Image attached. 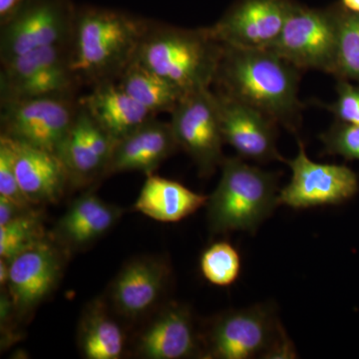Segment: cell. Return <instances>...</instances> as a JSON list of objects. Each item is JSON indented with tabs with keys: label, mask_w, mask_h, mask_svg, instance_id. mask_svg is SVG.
I'll return each mask as SVG.
<instances>
[{
	"label": "cell",
	"mask_w": 359,
	"mask_h": 359,
	"mask_svg": "<svg viewBox=\"0 0 359 359\" xmlns=\"http://www.w3.org/2000/svg\"><path fill=\"white\" fill-rule=\"evenodd\" d=\"M34 207L26 208L18 205L8 198L0 196V226H4L18 218L25 212L29 211Z\"/></svg>",
	"instance_id": "32"
},
{
	"label": "cell",
	"mask_w": 359,
	"mask_h": 359,
	"mask_svg": "<svg viewBox=\"0 0 359 359\" xmlns=\"http://www.w3.org/2000/svg\"><path fill=\"white\" fill-rule=\"evenodd\" d=\"M200 269L208 282L218 287H229L241 273V257L231 243H214L203 252Z\"/></svg>",
	"instance_id": "26"
},
{
	"label": "cell",
	"mask_w": 359,
	"mask_h": 359,
	"mask_svg": "<svg viewBox=\"0 0 359 359\" xmlns=\"http://www.w3.org/2000/svg\"><path fill=\"white\" fill-rule=\"evenodd\" d=\"M47 238L41 212L32 208L11 223L0 226V257L9 261Z\"/></svg>",
	"instance_id": "25"
},
{
	"label": "cell",
	"mask_w": 359,
	"mask_h": 359,
	"mask_svg": "<svg viewBox=\"0 0 359 359\" xmlns=\"http://www.w3.org/2000/svg\"><path fill=\"white\" fill-rule=\"evenodd\" d=\"M106 299H95L84 309L78 325L77 344L86 359H119L126 349L124 328Z\"/></svg>",
	"instance_id": "23"
},
{
	"label": "cell",
	"mask_w": 359,
	"mask_h": 359,
	"mask_svg": "<svg viewBox=\"0 0 359 359\" xmlns=\"http://www.w3.org/2000/svg\"><path fill=\"white\" fill-rule=\"evenodd\" d=\"M129 95L155 116L171 113L186 93L160 75L133 60L117 80Z\"/></svg>",
	"instance_id": "24"
},
{
	"label": "cell",
	"mask_w": 359,
	"mask_h": 359,
	"mask_svg": "<svg viewBox=\"0 0 359 359\" xmlns=\"http://www.w3.org/2000/svg\"><path fill=\"white\" fill-rule=\"evenodd\" d=\"M123 212L121 208L108 204L93 191H87L71 203L54 226L50 238L67 254L86 249L112 230Z\"/></svg>",
	"instance_id": "19"
},
{
	"label": "cell",
	"mask_w": 359,
	"mask_h": 359,
	"mask_svg": "<svg viewBox=\"0 0 359 359\" xmlns=\"http://www.w3.org/2000/svg\"><path fill=\"white\" fill-rule=\"evenodd\" d=\"M134 349L144 359L205 358L202 332L190 308L178 302L158 311L137 337Z\"/></svg>",
	"instance_id": "13"
},
{
	"label": "cell",
	"mask_w": 359,
	"mask_h": 359,
	"mask_svg": "<svg viewBox=\"0 0 359 359\" xmlns=\"http://www.w3.org/2000/svg\"><path fill=\"white\" fill-rule=\"evenodd\" d=\"M209 197L178 182L148 175L134 203L135 211L162 223H176L207 205Z\"/></svg>",
	"instance_id": "22"
},
{
	"label": "cell",
	"mask_w": 359,
	"mask_h": 359,
	"mask_svg": "<svg viewBox=\"0 0 359 359\" xmlns=\"http://www.w3.org/2000/svg\"><path fill=\"white\" fill-rule=\"evenodd\" d=\"M285 162L292 169V176L278 194L280 205L294 209L337 205L353 197L358 191V178L349 168L313 162L301 141L297 157Z\"/></svg>",
	"instance_id": "12"
},
{
	"label": "cell",
	"mask_w": 359,
	"mask_h": 359,
	"mask_svg": "<svg viewBox=\"0 0 359 359\" xmlns=\"http://www.w3.org/2000/svg\"><path fill=\"white\" fill-rule=\"evenodd\" d=\"M115 144L78 104L76 117L58 153L69 174L71 186L89 185L106 177Z\"/></svg>",
	"instance_id": "17"
},
{
	"label": "cell",
	"mask_w": 359,
	"mask_h": 359,
	"mask_svg": "<svg viewBox=\"0 0 359 359\" xmlns=\"http://www.w3.org/2000/svg\"><path fill=\"white\" fill-rule=\"evenodd\" d=\"M75 14L69 0H27L0 25V61L34 49L69 44Z\"/></svg>",
	"instance_id": "8"
},
{
	"label": "cell",
	"mask_w": 359,
	"mask_h": 359,
	"mask_svg": "<svg viewBox=\"0 0 359 359\" xmlns=\"http://www.w3.org/2000/svg\"><path fill=\"white\" fill-rule=\"evenodd\" d=\"M223 50L210 27L185 29L150 21L134 60L188 94L211 89Z\"/></svg>",
	"instance_id": "3"
},
{
	"label": "cell",
	"mask_w": 359,
	"mask_h": 359,
	"mask_svg": "<svg viewBox=\"0 0 359 359\" xmlns=\"http://www.w3.org/2000/svg\"><path fill=\"white\" fill-rule=\"evenodd\" d=\"M78 111L75 97L55 96L1 103V135L58 155Z\"/></svg>",
	"instance_id": "7"
},
{
	"label": "cell",
	"mask_w": 359,
	"mask_h": 359,
	"mask_svg": "<svg viewBox=\"0 0 359 359\" xmlns=\"http://www.w3.org/2000/svg\"><path fill=\"white\" fill-rule=\"evenodd\" d=\"M6 138L13 151L18 183L28 201L33 205L58 202L71 186L61 158L55 153Z\"/></svg>",
	"instance_id": "18"
},
{
	"label": "cell",
	"mask_w": 359,
	"mask_h": 359,
	"mask_svg": "<svg viewBox=\"0 0 359 359\" xmlns=\"http://www.w3.org/2000/svg\"><path fill=\"white\" fill-rule=\"evenodd\" d=\"M297 353L294 342L287 337L285 328L280 330V334L273 340V344L264 354L266 359H292L297 358Z\"/></svg>",
	"instance_id": "31"
},
{
	"label": "cell",
	"mask_w": 359,
	"mask_h": 359,
	"mask_svg": "<svg viewBox=\"0 0 359 359\" xmlns=\"http://www.w3.org/2000/svg\"><path fill=\"white\" fill-rule=\"evenodd\" d=\"M283 327L269 304L224 311L202 332L205 358H264Z\"/></svg>",
	"instance_id": "6"
},
{
	"label": "cell",
	"mask_w": 359,
	"mask_h": 359,
	"mask_svg": "<svg viewBox=\"0 0 359 359\" xmlns=\"http://www.w3.org/2000/svg\"><path fill=\"white\" fill-rule=\"evenodd\" d=\"M79 80L70 66V43L25 52L1 62L0 102L75 97Z\"/></svg>",
	"instance_id": "5"
},
{
	"label": "cell",
	"mask_w": 359,
	"mask_h": 359,
	"mask_svg": "<svg viewBox=\"0 0 359 359\" xmlns=\"http://www.w3.org/2000/svg\"><path fill=\"white\" fill-rule=\"evenodd\" d=\"M170 114V125L179 148L190 156L201 176H211L224 160L215 92L204 89L186 94Z\"/></svg>",
	"instance_id": "9"
},
{
	"label": "cell",
	"mask_w": 359,
	"mask_h": 359,
	"mask_svg": "<svg viewBox=\"0 0 359 359\" xmlns=\"http://www.w3.org/2000/svg\"><path fill=\"white\" fill-rule=\"evenodd\" d=\"M179 148L169 123L156 117L116 142L106 176L124 172L153 174Z\"/></svg>",
	"instance_id": "20"
},
{
	"label": "cell",
	"mask_w": 359,
	"mask_h": 359,
	"mask_svg": "<svg viewBox=\"0 0 359 359\" xmlns=\"http://www.w3.org/2000/svg\"><path fill=\"white\" fill-rule=\"evenodd\" d=\"M0 196L8 198L22 207H35L25 197L14 169L13 151L6 136H0Z\"/></svg>",
	"instance_id": "28"
},
{
	"label": "cell",
	"mask_w": 359,
	"mask_h": 359,
	"mask_svg": "<svg viewBox=\"0 0 359 359\" xmlns=\"http://www.w3.org/2000/svg\"><path fill=\"white\" fill-rule=\"evenodd\" d=\"M344 4L347 8L359 13V0H344Z\"/></svg>",
	"instance_id": "34"
},
{
	"label": "cell",
	"mask_w": 359,
	"mask_h": 359,
	"mask_svg": "<svg viewBox=\"0 0 359 359\" xmlns=\"http://www.w3.org/2000/svg\"><path fill=\"white\" fill-rule=\"evenodd\" d=\"M224 143L243 159L266 163L283 159L276 149V123L233 97L216 91Z\"/></svg>",
	"instance_id": "16"
},
{
	"label": "cell",
	"mask_w": 359,
	"mask_h": 359,
	"mask_svg": "<svg viewBox=\"0 0 359 359\" xmlns=\"http://www.w3.org/2000/svg\"><path fill=\"white\" fill-rule=\"evenodd\" d=\"M78 104L116 142L156 117L116 81L93 85Z\"/></svg>",
	"instance_id": "21"
},
{
	"label": "cell",
	"mask_w": 359,
	"mask_h": 359,
	"mask_svg": "<svg viewBox=\"0 0 359 359\" xmlns=\"http://www.w3.org/2000/svg\"><path fill=\"white\" fill-rule=\"evenodd\" d=\"M67 256L65 250L47 238L9 259L6 289L16 316L25 318L55 290Z\"/></svg>",
	"instance_id": "11"
},
{
	"label": "cell",
	"mask_w": 359,
	"mask_h": 359,
	"mask_svg": "<svg viewBox=\"0 0 359 359\" xmlns=\"http://www.w3.org/2000/svg\"><path fill=\"white\" fill-rule=\"evenodd\" d=\"M320 139L325 152L359 160V125H339L321 135Z\"/></svg>",
	"instance_id": "29"
},
{
	"label": "cell",
	"mask_w": 359,
	"mask_h": 359,
	"mask_svg": "<svg viewBox=\"0 0 359 359\" xmlns=\"http://www.w3.org/2000/svg\"><path fill=\"white\" fill-rule=\"evenodd\" d=\"M339 18L292 4L280 36L268 49L299 69L334 73Z\"/></svg>",
	"instance_id": "10"
},
{
	"label": "cell",
	"mask_w": 359,
	"mask_h": 359,
	"mask_svg": "<svg viewBox=\"0 0 359 359\" xmlns=\"http://www.w3.org/2000/svg\"><path fill=\"white\" fill-rule=\"evenodd\" d=\"M222 176L207 203L214 233H254L278 204L276 174L245 163L242 157L224 158Z\"/></svg>",
	"instance_id": "4"
},
{
	"label": "cell",
	"mask_w": 359,
	"mask_h": 359,
	"mask_svg": "<svg viewBox=\"0 0 359 359\" xmlns=\"http://www.w3.org/2000/svg\"><path fill=\"white\" fill-rule=\"evenodd\" d=\"M334 73L359 79V13L339 18Z\"/></svg>",
	"instance_id": "27"
},
{
	"label": "cell",
	"mask_w": 359,
	"mask_h": 359,
	"mask_svg": "<svg viewBox=\"0 0 359 359\" xmlns=\"http://www.w3.org/2000/svg\"><path fill=\"white\" fill-rule=\"evenodd\" d=\"M339 96L334 105L337 117L346 124L359 125V88L340 84Z\"/></svg>",
	"instance_id": "30"
},
{
	"label": "cell",
	"mask_w": 359,
	"mask_h": 359,
	"mask_svg": "<svg viewBox=\"0 0 359 359\" xmlns=\"http://www.w3.org/2000/svg\"><path fill=\"white\" fill-rule=\"evenodd\" d=\"M169 276V266L163 259L150 257L131 259L111 283L106 301L124 320H140L159 304Z\"/></svg>",
	"instance_id": "15"
},
{
	"label": "cell",
	"mask_w": 359,
	"mask_h": 359,
	"mask_svg": "<svg viewBox=\"0 0 359 359\" xmlns=\"http://www.w3.org/2000/svg\"><path fill=\"white\" fill-rule=\"evenodd\" d=\"M150 21L102 8L76 9L70 66L80 83L116 81L134 60Z\"/></svg>",
	"instance_id": "2"
},
{
	"label": "cell",
	"mask_w": 359,
	"mask_h": 359,
	"mask_svg": "<svg viewBox=\"0 0 359 359\" xmlns=\"http://www.w3.org/2000/svg\"><path fill=\"white\" fill-rule=\"evenodd\" d=\"M27 0H0V25L8 20Z\"/></svg>",
	"instance_id": "33"
},
{
	"label": "cell",
	"mask_w": 359,
	"mask_h": 359,
	"mask_svg": "<svg viewBox=\"0 0 359 359\" xmlns=\"http://www.w3.org/2000/svg\"><path fill=\"white\" fill-rule=\"evenodd\" d=\"M299 68L268 48L224 45L214 84L218 90L280 123L297 129L301 104Z\"/></svg>",
	"instance_id": "1"
},
{
	"label": "cell",
	"mask_w": 359,
	"mask_h": 359,
	"mask_svg": "<svg viewBox=\"0 0 359 359\" xmlns=\"http://www.w3.org/2000/svg\"><path fill=\"white\" fill-rule=\"evenodd\" d=\"M292 6L285 0H244L210 29L226 46L269 48L280 36Z\"/></svg>",
	"instance_id": "14"
}]
</instances>
